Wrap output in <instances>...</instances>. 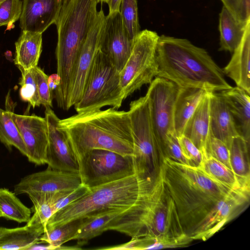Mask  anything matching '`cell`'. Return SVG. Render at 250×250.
<instances>
[{
  "label": "cell",
  "instance_id": "6da1fadb",
  "mask_svg": "<svg viewBox=\"0 0 250 250\" xmlns=\"http://www.w3.org/2000/svg\"><path fill=\"white\" fill-rule=\"evenodd\" d=\"M161 169L183 231L192 241L209 239L249 205L250 190L233 189L199 167L164 158Z\"/></svg>",
  "mask_w": 250,
  "mask_h": 250
},
{
  "label": "cell",
  "instance_id": "7a4b0ae2",
  "mask_svg": "<svg viewBox=\"0 0 250 250\" xmlns=\"http://www.w3.org/2000/svg\"><path fill=\"white\" fill-rule=\"evenodd\" d=\"M108 230L124 233L131 238L160 240L171 248L183 247L192 241L183 231L161 168L151 184L141 189L137 203L115 219Z\"/></svg>",
  "mask_w": 250,
  "mask_h": 250
},
{
  "label": "cell",
  "instance_id": "3957f363",
  "mask_svg": "<svg viewBox=\"0 0 250 250\" xmlns=\"http://www.w3.org/2000/svg\"><path fill=\"white\" fill-rule=\"evenodd\" d=\"M156 55L157 77L180 87L221 92L232 87L226 80L222 69L208 53L187 39L159 36Z\"/></svg>",
  "mask_w": 250,
  "mask_h": 250
},
{
  "label": "cell",
  "instance_id": "277c9868",
  "mask_svg": "<svg viewBox=\"0 0 250 250\" xmlns=\"http://www.w3.org/2000/svg\"><path fill=\"white\" fill-rule=\"evenodd\" d=\"M58 125L66 135L78 160L87 152L97 149L133 155L128 111L111 107L77 113L60 119Z\"/></svg>",
  "mask_w": 250,
  "mask_h": 250
},
{
  "label": "cell",
  "instance_id": "5b68a950",
  "mask_svg": "<svg viewBox=\"0 0 250 250\" xmlns=\"http://www.w3.org/2000/svg\"><path fill=\"white\" fill-rule=\"evenodd\" d=\"M98 3L97 0H62L55 23L58 33L57 73L61 78L55 97L58 106L65 110L75 63L97 14Z\"/></svg>",
  "mask_w": 250,
  "mask_h": 250
},
{
  "label": "cell",
  "instance_id": "8992f818",
  "mask_svg": "<svg viewBox=\"0 0 250 250\" xmlns=\"http://www.w3.org/2000/svg\"><path fill=\"white\" fill-rule=\"evenodd\" d=\"M141 194L135 174L90 188L82 197L55 213L46 226L62 225L108 210H128L137 203Z\"/></svg>",
  "mask_w": 250,
  "mask_h": 250
},
{
  "label": "cell",
  "instance_id": "52a82bcc",
  "mask_svg": "<svg viewBox=\"0 0 250 250\" xmlns=\"http://www.w3.org/2000/svg\"><path fill=\"white\" fill-rule=\"evenodd\" d=\"M128 113L133 138L135 174L141 183L150 181L158 175L164 157L154 136L146 96L132 101Z\"/></svg>",
  "mask_w": 250,
  "mask_h": 250
},
{
  "label": "cell",
  "instance_id": "ba28073f",
  "mask_svg": "<svg viewBox=\"0 0 250 250\" xmlns=\"http://www.w3.org/2000/svg\"><path fill=\"white\" fill-rule=\"evenodd\" d=\"M124 99L120 72L99 49L90 67L82 97L74 105L76 111L85 112L106 106L117 109Z\"/></svg>",
  "mask_w": 250,
  "mask_h": 250
},
{
  "label": "cell",
  "instance_id": "9c48e42d",
  "mask_svg": "<svg viewBox=\"0 0 250 250\" xmlns=\"http://www.w3.org/2000/svg\"><path fill=\"white\" fill-rule=\"evenodd\" d=\"M159 37L156 32L145 29L135 38L130 55L120 72L125 99L157 76L156 52Z\"/></svg>",
  "mask_w": 250,
  "mask_h": 250
},
{
  "label": "cell",
  "instance_id": "30bf717a",
  "mask_svg": "<svg viewBox=\"0 0 250 250\" xmlns=\"http://www.w3.org/2000/svg\"><path fill=\"white\" fill-rule=\"evenodd\" d=\"M82 184L91 188L135 174L132 156L93 149L79 159Z\"/></svg>",
  "mask_w": 250,
  "mask_h": 250
},
{
  "label": "cell",
  "instance_id": "8fae6325",
  "mask_svg": "<svg viewBox=\"0 0 250 250\" xmlns=\"http://www.w3.org/2000/svg\"><path fill=\"white\" fill-rule=\"evenodd\" d=\"M180 87L163 78L156 77L147 89L151 124L157 146L163 154L168 135L175 133L173 111Z\"/></svg>",
  "mask_w": 250,
  "mask_h": 250
},
{
  "label": "cell",
  "instance_id": "7c38bea8",
  "mask_svg": "<svg viewBox=\"0 0 250 250\" xmlns=\"http://www.w3.org/2000/svg\"><path fill=\"white\" fill-rule=\"evenodd\" d=\"M105 16L98 11L90 31L80 49L70 82L67 96L68 110L81 99L90 67L99 49V42Z\"/></svg>",
  "mask_w": 250,
  "mask_h": 250
},
{
  "label": "cell",
  "instance_id": "4fadbf2b",
  "mask_svg": "<svg viewBox=\"0 0 250 250\" xmlns=\"http://www.w3.org/2000/svg\"><path fill=\"white\" fill-rule=\"evenodd\" d=\"M48 143L45 164L53 169L79 173V162L65 133L58 127L60 119L50 107H45Z\"/></svg>",
  "mask_w": 250,
  "mask_h": 250
},
{
  "label": "cell",
  "instance_id": "5bb4252c",
  "mask_svg": "<svg viewBox=\"0 0 250 250\" xmlns=\"http://www.w3.org/2000/svg\"><path fill=\"white\" fill-rule=\"evenodd\" d=\"M134 40L127 33L120 12L105 16L99 42V50L120 72L129 58Z\"/></svg>",
  "mask_w": 250,
  "mask_h": 250
},
{
  "label": "cell",
  "instance_id": "9a60e30c",
  "mask_svg": "<svg viewBox=\"0 0 250 250\" xmlns=\"http://www.w3.org/2000/svg\"><path fill=\"white\" fill-rule=\"evenodd\" d=\"M82 185L79 173L48 167L22 178L15 186L14 191L16 195L31 193H54L73 190Z\"/></svg>",
  "mask_w": 250,
  "mask_h": 250
},
{
  "label": "cell",
  "instance_id": "2e32d148",
  "mask_svg": "<svg viewBox=\"0 0 250 250\" xmlns=\"http://www.w3.org/2000/svg\"><path fill=\"white\" fill-rule=\"evenodd\" d=\"M12 118L25 144L28 161L36 165L45 164L48 138L45 117L12 112Z\"/></svg>",
  "mask_w": 250,
  "mask_h": 250
},
{
  "label": "cell",
  "instance_id": "e0dca14e",
  "mask_svg": "<svg viewBox=\"0 0 250 250\" xmlns=\"http://www.w3.org/2000/svg\"><path fill=\"white\" fill-rule=\"evenodd\" d=\"M62 0H23L20 26L22 31L42 34L55 23Z\"/></svg>",
  "mask_w": 250,
  "mask_h": 250
},
{
  "label": "cell",
  "instance_id": "ac0fdd59",
  "mask_svg": "<svg viewBox=\"0 0 250 250\" xmlns=\"http://www.w3.org/2000/svg\"><path fill=\"white\" fill-rule=\"evenodd\" d=\"M209 128L211 135L224 142L228 148L233 139L240 136L220 92L209 91Z\"/></svg>",
  "mask_w": 250,
  "mask_h": 250
},
{
  "label": "cell",
  "instance_id": "d6986e66",
  "mask_svg": "<svg viewBox=\"0 0 250 250\" xmlns=\"http://www.w3.org/2000/svg\"><path fill=\"white\" fill-rule=\"evenodd\" d=\"M232 53L230 60L222 69L223 73L237 86L250 94V22L240 44Z\"/></svg>",
  "mask_w": 250,
  "mask_h": 250
},
{
  "label": "cell",
  "instance_id": "ffe728a7",
  "mask_svg": "<svg viewBox=\"0 0 250 250\" xmlns=\"http://www.w3.org/2000/svg\"><path fill=\"white\" fill-rule=\"evenodd\" d=\"M183 135L191 141L201 151L202 155L207 154L210 135L209 91L204 96L187 122Z\"/></svg>",
  "mask_w": 250,
  "mask_h": 250
},
{
  "label": "cell",
  "instance_id": "44dd1931",
  "mask_svg": "<svg viewBox=\"0 0 250 250\" xmlns=\"http://www.w3.org/2000/svg\"><path fill=\"white\" fill-rule=\"evenodd\" d=\"M220 93L230 110L239 135L250 143V94L237 86Z\"/></svg>",
  "mask_w": 250,
  "mask_h": 250
},
{
  "label": "cell",
  "instance_id": "7402d4cb",
  "mask_svg": "<svg viewBox=\"0 0 250 250\" xmlns=\"http://www.w3.org/2000/svg\"><path fill=\"white\" fill-rule=\"evenodd\" d=\"M208 91L200 88L180 87L173 111L174 129L177 137L183 134L187 122Z\"/></svg>",
  "mask_w": 250,
  "mask_h": 250
},
{
  "label": "cell",
  "instance_id": "603a6c76",
  "mask_svg": "<svg viewBox=\"0 0 250 250\" xmlns=\"http://www.w3.org/2000/svg\"><path fill=\"white\" fill-rule=\"evenodd\" d=\"M15 64L28 71L38 66L42 50V34L22 31L15 42Z\"/></svg>",
  "mask_w": 250,
  "mask_h": 250
},
{
  "label": "cell",
  "instance_id": "cb8c5ba5",
  "mask_svg": "<svg viewBox=\"0 0 250 250\" xmlns=\"http://www.w3.org/2000/svg\"><path fill=\"white\" fill-rule=\"evenodd\" d=\"M44 230L42 225H28L16 228L0 227V250H24L40 240Z\"/></svg>",
  "mask_w": 250,
  "mask_h": 250
},
{
  "label": "cell",
  "instance_id": "d4e9b609",
  "mask_svg": "<svg viewBox=\"0 0 250 250\" xmlns=\"http://www.w3.org/2000/svg\"><path fill=\"white\" fill-rule=\"evenodd\" d=\"M249 22L245 23L237 20L223 5L219 16V50L232 53L240 44Z\"/></svg>",
  "mask_w": 250,
  "mask_h": 250
},
{
  "label": "cell",
  "instance_id": "484cf974",
  "mask_svg": "<svg viewBox=\"0 0 250 250\" xmlns=\"http://www.w3.org/2000/svg\"><path fill=\"white\" fill-rule=\"evenodd\" d=\"M125 210L111 209L83 218L77 234L72 240L77 241L80 247L91 239L108 230L111 223Z\"/></svg>",
  "mask_w": 250,
  "mask_h": 250
},
{
  "label": "cell",
  "instance_id": "4316f807",
  "mask_svg": "<svg viewBox=\"0 0 250 250\" xmlns=\"http://www.w3.org/2000/svg\"><path fill=\"white\" fill-rule=\"evenodd\" d=\"M202 155V161L199 167L210 177L233 189L250 190V180L240 177L232 169L210 155Z\"/></svg>",
  "mask_w": 250,
  "mask_h": 250
},
{
  "label": "cell",
  "instance_id": "83f0119b",
  "mask_svg": "<svg viewBox=\"0 0 250 250\" xmlns=\"http://www.w3.org/2000/svg\"><path fill=\"white\" fill-rule=\"evenodd\" d=\"M0 212L1 217L18 223H28L31 210L25 206L16 194L6 188H0Z\"/></svg>",
  "mask_w": 250,
  "mask_h": 250
},
{
  "label": "cell",
  "instance_id": "f1b7e54d",
  "mask_svg": "<svg viewBox=\"0 0 250 250\" xmlns=\"http://www.w3.org/2000/svg\"><path fill=\"white\" fill-rule=\"evenodd\" d=\"M250 143L240 136L234 138L229 148L231 169L240 177L250 180Z\"/></svg>",
  "mask_w": 250,
  "mask_h": 250
},
{
  "label": "cell",
  "instance_id": "f546056e",
  "mask_svg": "<svg viewBox=\"0 0 250 250\" xmlns=\"http://www.w3.org/2000/svg\"><path fill=\"white\" fill-rule=\"evenodd\" d=\"M82 220L77 219L55 226H46L40 240L51 244L56 250H62V245L72 240L77 234Z\"/></svg>",
  "mask_w": 250,
  "mask_h": 250
},
{
  "label": "cell",
  "instance_id": "4dcf8cb0",
  "mask_svg": "<svg viewBox=\"0 0 250 250\" xmlns=\"http://www.w3.org/2000/svg\"><path fill=\"white\" fill-rule=\"evenodd\" d=\"M12 112L0 108V141L8 149L16 147L22 155L27 154L25 144L12 118Z\"/></svg>",
  "mask_w": 250,
  "mask_h": 250
},
{
  "label": "cell",
  "instance_id": "1f68e13d",
  "mask_svg": "<svg viewBox=\"0 0 250 250\" xmlns=\"http://www.w3.org/2000/svg\"><path fill=\"white\" fill-rule=\"evenodd\" d=\"M33 203V212L28 225L46 226L48 220L55 213L50 193H31L27 194Z\"/></svg>",
  "mask_w": 250,
  "mask_h": 250
},
{
  "label": "cell",
  "instance_id": "d6a6232c",
  "mask_svg": "<svg viewBox=\"0 0 250 250\" xmlns=\"http://www.w3.org/2000/svg\"><path fill=\"white\" fill-rule=\"evenodd\" d=\"M120 13L127 33L134 40L141 31L137 0H122Z\"/></svg>",
  "mask_w": 250,
  "mask_h": 250
},
{
  "label": "cell",
  "instance_id": "836d02e7",
  "mask_svg": "<svg viewBox=\"0 0 250 250\" xmlns=\"http://www.w3.org/2000/svg\"><path fill=\"white\" fill-rule=\"evenodd\" d=\"M19 70L21 73L19 83L21 99L28 102L33 108L40 106L41 104L32 69L28 71Z\"/></svg>",
  "mask_w": 250,
  "mask_h": 250
},
{
  "label": "cell",
  "instance_id": "e575fe53",
  "mask_svg": "<svg viewBox=\"0 0 250 250\" xmlns=\"http://www.w3.org/2000/svg\"><path fill=\"white\" fill-rule=\"evenodd\" d=\"M22 6L21 0H5L0 3V26H6V30L13 28L14 23L20 18Z\"/></svg>",
  "mask_w": 250,
  "mask_h": 250
},
{
  "label": "cell",
  "instance_id": "d590c367",
  "mask_svg": "<svg viewBox=\"0 0 250 250\" xmlns=\"http://www.w3.org/2000/svg\"><path fill=\"white\" fill-rule=\"evenodd\" d=\"M36 83L41 104L45 107H52V94L48 83V76L39 66L32 68Z\"/></svg>",
  "mask_w": 250,
  "mask_h": 250
},
{
  "label": "cell",
  "instance_id": "8d00e7d4",
  "mask_svg": "<svg viewBox=\"0 0 250 250\" xmlns=\"http://www.w3.org/2000/svg\"><path fill=\"white\" fill-rule=\"evenodd\" d=\"M207 154L231 169L228 146L224 142L213 137L210 133L207 146Z\"/></svg>",
  "mask_w": 250,
  "mask_h": 250
},
{
  "label": "cell",
  "instance_id": "74e56055",
  "mask_svg": "<svg viewBox=\"0 0 250 250\" xmlns=\"http://www.w3.org/2000/svg\"><path fill=\"white\" fill-rule=\"evenodd\" d=\"M178 139L183 154L189 165L199 167L202 159L201 151L191 140L184 135L178 136Z\"/></svg>",
  "mask_w": 250,
  "mask_h": 250
},
{
  "label": "cell",
  "instance_id": "f35d334b",
  "mask_svg": "<svg viewBox=\"0 0 250 250\" xmlns=\"http://www.w3.org/2000/svg\"><path fill=\"white\" fill-rule=\"evenodd\" d=\"M165 158H168L178 163L189 165L181 150L176 133L167 137L164 151Z\"/></svg>",
  "mask_w": 250,
  "mask_h": 250
},
{
  "label": "cell",
  "instance_id": "ab89813d",
  "mask_svg": "<svg viewBox=\"0 0 250 250\" xmlns=\"http://www.w3.org/2000/svg\"><path fill=\"white\" fill-rule=\"evenodd\" d=\"M224 5L239 21V14L242 0H221Z\"/></svg>",
  "mask_w": 250,
  "mask_h": 250
},
{
  "label": "cell",
  "instance_id": "60d3db41",
  "mask_svg": "<svg viewBox=\"0 0 250 250\" xmlns=\"http://www.w3.org/2000/svg\"><path fill=\"white\" fill-rule=\"evenodd\" d=\"M55 250L56 248L51 245V244L39 240L30 246H29L26 250Z\"/></svg>",
  "mask_w": 250,
  "mask_h": 250
},
{
  "label": "cell",
  "instance_id": "b9f144b4",
  "mask_svg": "<svg viewBox=\"0 0 250 250\" xmlns=\"http://www.w3.org/2000/svg\"><path fill=\"white\" fill-rule=\"evenodd\" d=\"M60 83L61 78L57 73L52 74L48 77L49 87L52 92L59 87Z\"/></svg>",
  "mask_w": 250,
  "mask_h": 250
},
{
  "label": "cell",
  "instance_id": "7bdbcfd3",
  "mask_svg": "<svg viewBox=\"0 0 250 250\" xmlns=\"http://www.w3.org/2000/svg\"><path fill=\"white\" fill-rule=\"evenodd\" d=\"M122 0H108L106 3L109 8V14L120 12Z\"/></svg>",
  "mask_w": 250,
  "mask_h": 250
},
{
  "label": "cell",
  "instance_id": "ee69618b",
  "mask_svg": "<svg viewBox=\"0 0 250 250\" xmlns=\"http://www.w3.org/2000/svg\"><path fill=\"white\" fill-rule=\"evenodd\" d=\"M108 0H97L98 3H99V2H100V3H103V2L107 3Z\"/></svg>",
  "mask_w": 250,
  "mask_h": 250
},
{
  "label": "cell",
  "instance_id": "f6af8a7d",
  "mask_svg": "<svg viewBox=\"0 0 250 250\" xmlns=\"http://www.w3.org/2000/svg\"><path fill=\"white\" fill-rule=\"evenodd\" d=\"M5 0H0V3H1V2H3Z\"/></svg>",
  "mask_w": 250,
  "mask_h": 250
},
{
  "label": "cell",
  "instance_id": "bcb514c9",
  "mask_svg": "<svg viewBox=\"0 0 250 250\" xmlns=\"http://www.w3.org/2000/svg\"><path fill=\"white\" fill-rule=\"evenodd\" d=\"M0 217H1L0 212Z\"/></svg>",
  "mask_w": 250,
  "mask_h": 250
}]
</instances>
